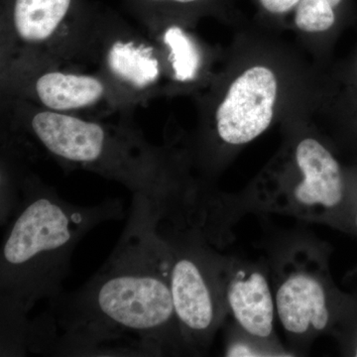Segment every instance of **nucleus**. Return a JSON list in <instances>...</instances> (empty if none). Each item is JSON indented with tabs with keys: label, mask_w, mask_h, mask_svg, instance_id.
Returning a JSON list of instances; mask_svg holds the SVG:
<instances>
[{
	"label": "nucleus",
	"mask_w": 357,
	"mask_h": 357,
	"mask_svg": "<svg viewBox=\"0 0 357 357\" xmlns=\"http://www.w3.org/2000/svg\"><path fill=\"white\" fill-rule=\"evenodd\" d=\"M318 67L267 30L236 34L220 69L198 93L192 163L218 173L277 122L305 107Z\"/></svg>",
	"instance_id": "nucleus-1"
},
{
	"label": "nucleus",
	"mask_w": 357,
	"mask_h": 357,
	"mask_svg": "<svg viewBox=\"0 0 357 357\" xmlns=\"http://www.w3.org/2000/svg\"><path fill=\"white\" fill-rule=\"evenodd\" d=\"M4 100L15 128L59 161L121 182L142 196L156 197L173 189L189 165L185 153L167 154L124 124Z\"/></svg>",
	"instance_id": "nucleus-2"
},
{
	"label": "nucleus",
	"mask_w": 357,
	"mask_h": 357,
	"mask_svg": "<svg viewBox=\"0 0 357 357\" xmlns=\"http://www.w3.org/2000/svg\"><path fill=\"white\" fill-rule=\"evenodd\" d=\"M88 211L36 195L14 220L1 250V290L17 309L57 290L73 248L91 227Z\"/></svg>",
	"instance_id": "nucleus-3"
},
{
	"label": "nucleus",
	"mask_w": 357,
	"mask_h": 357,
	"mask_svg": "<svg viewBox=\"0 0 357 357\" xmlns=\"http://www.w3.org/2000/svg\"><path fill=\"white\" fill-rule=\"evenodd\" d=\"M155 236L126 246L91 288L89 318L105 330H119L161 342L178 330L171 293V259Z\"/></svg>",
	"instance_id": "nucleus-4"
},
{
	"label": "nucleus",
	"mask_w": 357,
	"mask_h": 357,
	"mask_svg": "<svg viewBox=\"0 0 357 357\" xmlns=\"http://www.w3.org/2000/svg\"><path fill=\"white\" fill-rule=\"evenodd\" d=\"M283 144L251 191L263 206L303 218L325 217L342 203L344 178L325 134L299 109L282 122Z\"/></svg>",
	"instance_id": "nucleus-5"
},
{
	"label": "nucleus",
	"mask_w": 357,
	"mask_h": 357,
	"mask_svg": "<svg viewBox=\"0 0 357 357\" xmlns=\"http://www.w3.org/2000/svg\"><path fill=\"white\" fill-rule=\"evenodd\" d=\"M93 9L88 0H1V70L81 62Z\"/></svg>",
	"instance_id": "nucleus-6"
},
{
	"label": "nucleus",
	"mask_w": 357,
	"mask_h": 357,
	"mask_svg": "<svg viewBox=\"0 0 357 357\" xmlns=\"http://www.w3.org/2000/svg\"><path fill=\"white\" fill-rule=\"evenodd\" d=\"M83 61L95 66L128 112L168 93L165 62L156 43L98 3H93Z\"/></svg>",
	"instance_id": "nucleus-7"
},
{
	"label": "nucleus",
	"mask_w": 357,
	"mask_h": 357,
	"mask_svg": "<svg viewBox=\"0 0 357 357\" xmlns=\"http://www.w3.org/2000/svg\"><path fill=\"white\" fill-rule=\"evenodd\" d=\"M2 98H16L40 109L89 116V112H128L98 72L45 65L1 72Z\"/></svg>",
	"instance_id": "nucleus-8"
},
{
	"label": "nucleus",
	"mask_w": 357,
	"mask_h": 357,
	"mask_svg": "<svg viewBox=\"0 0 357 357\" xmlns=\"http://www.w3.org/2000/svg\"><path fill=\"white\" fill-rule=\"evenodd\" d=\"M161 52L168 76V96L199 93L215 75L217 53L191 31L192 26L165 21L144 25Z\"/></svg>",
	"instance_id": "nucleus-9"
},
{
	"label": "nucleus",
	"mask_w": 357,
	"mask_h": 357,
	"mask_svg": "<svg viewBox=\"0 0 357 357\" xmlns=\"http://www.w3.org/2000/svg\"><path fill=\"white\" fill-rule=\"evenodd\" d=\"M170 286L182 337L202 342L211 337L220 321V305L203 262L190 253L172 256Z\"/></svg>",
	"instance_id": "nucleus-10"
},
{
	"label": "nucleus",
	"mask_w": 357,
	"mask_h": 357,
	"mask_svg": "<svg viewBox=\"0 0 357 357\" xmlns=\"http://www.w3.org/2000/svg\"><path fill=\"white\" fill-rule=\"evenodd\" d=\"M275 304L282 326L294 337L323 333L330 324L325 284L309 270H294L284 276L277 287Z\"/></svg>",
	"instance_id": "nucleus-11"
},
{
	"label": "nucleus",
	"mask_w": 357,
	"mask_h": 357,
	"mask_svg": "<svg viewBox=\"0 0 357 357\" xmlns=\"http://www.w3.org/2000/svg\"><path fill=\"white\" fill-rule=\"evenodd\" d=\"M225 301L237 325L249 337L271 340L276 316L275 297L266 275L255 267L239 268L229 277Z\"/></svg>",
	"instance_id": "nucleus-12"
},
{
	"label": "nucleus",
	"mask_w": 357,
	"mask_h": 357,
	"mask_svg": "<svg viewBox=\"0 0 357 357\" xmlns=\"http://www.w3.org/2000/svg\"><path fill=\"white\" fill-rule=\"evenodd\" d=\"M143 25L154 22L182 23L195 27L204 16L229 21L225 0H124Z\"/></svg>",
	"instance_id": "nucleus-13"
},
{
	"label": "nucleus",
	"mask_w": 357,
	"mask_h": 357,
	"mask_svg": "<svg viewBox=\"0 0 357 357\" xmlns=\"http://www.w3.org/2000/svg\"><path fill=\"white\" fill-rule=\"evenodd\" d=\"M264 15L265 30L274 33L290 31L296 10L302 0H257Z\"/></svg>",
	"instance_id": "nucleus-14"
},
{
	"label": "nucleus",
	"mask_w": 357,
	"mask_h": 357,
	"mask_svg": "<svg viewBox=\"0 0 357 357\" xmlns=\"http://www.w3.org/2000/svg\"><path fill=\"white\" fill-rule=\"evenodd\" d=\"M227 356H266L268 352L265 351L258 345H253L252 342L249 340H234L229 345H227V351H225Z\"/></svg>",
	"instance_id": "nucleus-15"
},
{
	"label": "nucleus",
	"mask_w": 357,
	"mask_h": 357,
	"mask_svg": "<svg viewBox=\"0 0 357 357\" xmlns=\"http://www.w3.org/2000/svg\"><path fill=\"white\" fill-rule=\"evenodd\" d=\"M356 76L357 77V58H356Z\"/></svg>",
	"instance_id": "nucleus-16"
},
{
	"label": "nucleus",
	"mask_w": 357,
	"mask_h": 357,
	"mask_svg": "<svg viewBox=\"0 0 357 357\" xmlns=\"http://www.w3.org/2000/svg\"><path fill=\"white\" fill-rule=\"evenodd\" d=\"M356 356H357V349H356Z\"/></svg>",
	"instance_id": "nucleus-17"
}]
</instances>
